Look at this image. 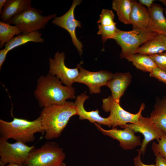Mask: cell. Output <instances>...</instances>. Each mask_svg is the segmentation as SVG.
<instances>
[{
	"mask_svg": "<svg viewBox=\"0 0 166 166\" xmlns=\"http://www.w3.org/2000/svg\"><path fill=\"white\" fill-rule=\"evenodd\" d=\"M5 166H27L26 165H20L15 164H9Z\"/></svg>",
	"mask_w": 166,
	"mask_h": 166,
	"instance_id": "cell-35",
	"label": "cell"
},
{
	"mask_svg": "<svg viewBox=\"0 0 166 166\" xmlns=\"http://www.w3.org/2000/svg\"><path fill=\"white\" fill-rule=\"evenodd\" d=\"M164 10L165 14V15H166V8L164 9Z\"/></svg>",
	"mask_w": 166,
	"mask_h": 166,
	"instance_id": "cell-38",
	"label": "cell"
},
{
	"mask_svg": "<svg viewBox=\"0 0 166 166\" xmlns=\"http://www.w3.org/2000/svg\"><path fill=\"white\" fill-rule=\"evenodd\" d=\"M149 76L166 84V72L161 70L157 67L150 73Z\"/></svg>",
	"mask_w": 166,
	"mask_h": 166,
	"instance_id": "cell-29",
	"label": "cell"
},
{
	"mask_svg": "<svg viewBox=\"0 0 166 166\" xmlns=\"http://www.w3.org/2000/svg\"><path fill=\"white\" fill-rule=\"evenodd\" d=\"M132 79V76L129 72H117L114 74L106 85L110 89L111 96L114 101L120 103V99L130 84Z\"/></svg>",
	"mask_w": 166,
	"mask_h": 166,
	"instance_id": "cell-15",
	"label": "cell"
},
{
	"mask_svg": "<svg viewBox=\"0 0 166 166\" xmlns=\"http://www.w3.org/2000/svg\"><path fill=\"white\" fill-rule=\"evenodd\" d=\"M45 132L40 116L32 121L14 117L10 122L0 119V137L7 140L12 139L26 144L35 140V133Z\"/></svg>",
	"mask_w": 166,
	"mask_h": 166,
	"instance_id": "cell-3",
	"label": "cell"
},
{
	"mask_svg": "<svg viewBox=\"0 0 166 166\" xmlns=\"http://www.w3.org/2000/svg\"><path fill=\"white\" fill-rule=\"evenodd\" d=\"M116 24L115 22L112 25L107 26L98 24L99 30L97 34L101 35V40L103 43L104 44L109 39L114 38L118 29Z\"/></svg>",
	"mask_w": 166,
	"mask_h": 166,
	"instance_id": "cell-25",
	"label": "cell"
},
{
	"mask_svg": "<svg viewBox=\"0 0 166 166\" xmlns=\"http://www.w3.org/2000/svg\"><path fill=\"white\" fill-rule=\"evenodd\" d=\"M22 34V32L17 26L8 23L0 22V48L10 41L15 35Z\"/></svg>",
	"mask_w": 166,
	"mask_h": 166,
	"instance_id": "cell-24",
	"label": "cell"
},
{
	"mask_svg": "<svg viewBox=\"0 0 166 166\" xmlns=\"http://www.w3.org/2000/svg\"><path fill=\"white\" fill-rule=\"evenodd\" d=\"M124 128L128 127L132 129L135 132H139L144 136L140 148L136 151L144 155L146 152L147 146L151 141L156 139L158 142L166 133L157 127L150 120L149 117H144L141 114L137 124H126L120 126Z\"/></svg>",
	"mask_w": 166,
	"mask_h": 166,
	"instance_id": "cell-9",
	"label": "cell"
},
{
	"mask_svg": "<svg viewBox=\"0 0 166 166\" xmlns=\"http://www.w3.org/2000/svg\"><path fill=\"white\" fill-rule=\"evenodd\" d=\"M125 58L132 62L137 69L143 72L150 73L157 67L148 55L137 53L128 56Z\"/></svg>",
	"mask_w": 166,
	"mask_h": 166,
	"instance_id": "cell-22",
	"label": "cell"
},
{
	"mask_svg": "<svg viewBox=\"0 0 166 166\" xmlns=\"http://www.w3.org/2000/svg\"><path fill=\"white\" fill-rule=\"evenodd\" d=\"M7 1V0H0V14L2 13L3 8L5 5V4Z\"/></svg>",
	"mask_w": 166,
	"mask_h": 166,
	"instance_id": "cell-34",
	"label": "cell"
},
{
	"mask_svg": "<svg viewBox=\"0 0 166 166\" xmlns=\"http://www.w3.org/2000/svg\"><path fill=\"white\" fill-rule=\"evenodd\" d=\"M112 9L115 10L118 20L125 24H131L130 17L132 8V0H114Z\"/></svg>",
	"mask_w": 166,
	"mask_h": 166,
	"instance_id": "cell-23",
	"label": "cell"
},
{
	"mask_svg": "<svg viewBox=\"0 0 166 166\" xmlns=\"http://www.w3.org/2000/svg\"><path fill=\"white\" fill-rule=\"evenodd\" d=\"M148 10L150 17L148 30L152 32L166 36V18L163 13L164 8L160 4L154 3Z\"/></svg>",
	"mask_w": 166,
	"mask_h": 166,
	"instance_id": "cell-16",
	"label": "cell"
},
{
	"mask_svg": "<svg viewBox=\"0 0 166 166\" xmlns=\"http://www.w3.org/2000/svg\"><path fill=\"white\" fill-rule=\"evenodd\" d=\"M166 51V36L157 34L142 44L136 53L148 55Z\"/></svg>",
	"mask_w": 166,
	"mask_h": 166,
	"instance_id": "cell-19",
	"label": "cell"
},
{
	"mask_svg": "<svg viewBox=\"0 0 166 166\" xmlns=\"http://www.w3.org/2000/svg\"><path fill=\"white\" fill-rule=\"evenodd\" d=\"M149 56L158 68L166 72V51Z\"/></svg>",
	"mask_w": 166,
	"mask_h": 166,
	"instance_id": "cell-28",
	"label": "cell"
},
{
	"mask_svg": "<svg viewBox=\"0 0 166 166\" xmlns=\"http://www.w3.org/2000/svg\"><path fill=\"white\" fill-rule=\"evenodd\" d=\"M62 83L56 76L49 73L39 78L34 94L41 107L61 104L68 99L76 98L75 89Z\"/></svg>",
	"mask_w": 166,
	"mask_h": 166,
	"instance_id": "cell-2",
	"label": "cell"
},
{
	"mask_svg": "<svg viewBox=\"0 0 166 166\" xmlns=\"http://www.w3.org/2000/svg\"><path fill=\"white\" fill-rule=\"evenodd\" d=\"M31 0H7L1 14L2 22L7 23L14 16L32 7Z\"/></svg>",
	"mask_w": 166,
	"mask_h": 166,
	"instance_id": "cell-18",
	"label": "cell"
},
{
	"mask_svg": "<svg viewBox=\"0 0 166 166\" xmlns=\"http://www.w3.org/2000/svg\"><path fill=\"white\" fill-rule=\"evenodd\" d=\"M156 156L155 166H166V159L159 153H154Z\"/></svg>",
	"mask_w": 166,
	"mask_h": 166,
	"instance_id": "cell-30",
	"label": "cell"
},
{
	"mask_svg": "<svg viewBox=\"0 0 166 166\" xmlns=\"http://www.w3.org/2000/svg\"><path fill=\"white\" fill-rule=\"evenodd\" d=\"M102 108L106 112H110L109 117L113 128L125 125L128 123L137 124L141 112L145 107L142 103L138 112L136 114L130 113L124 109L118 103L114 101L111 96L102 99Z\"/></svg>",
	"mask_w": 166,
	"mask_h": 166,
	"instance_id": "cell-8",
	"label": "cell"
},
{
	"mask_svg": "<svg viewBox=\"0 0 166 166\" xmlns=\"http://www.w3.org/2000/svg\"><path fill=\"white\" fill-rule=\"evenodd\" d=\"M157 34L150 31L148 29H135L126 31L118 29L113 39L121 47L120 56L121 58H123L136 53L142 44Z\"/></svg>",
	"mask_w": 166,
	"mask_h": 166,
	"instance_id": "cell-5",
	"label": "cell"
},
{
	"mask_svg": "<svg viewBox=\"0 0 166 166\" xmlns=\"http://www.w3.org/2000/svg\"><path fill=\"white\" fill-rule=\"evenodd\" d=\"M158 142V143L155 142L152 143V150L154 153H159L166 159V133Z\"/></svg>",
	"mask_w": 166,
	"mask_h": 166,
	"instance_id": "cell-27",
	"label": "cell"
},
{
	"mask_svg": "<svg viewBox=\"0 0 166 166\" xmlns=\"http://www.w3.org/2000/svg\"><path fill=\"white\" fill-rule=\"evenodd\" d=\"M114 15L112 10L103 9L97 23L104 26H109L115 23L114 21Z\"/></svg>",
	"mask_w": 166,
	"mask_h": 166,
	"instance_id": "cell-26",
	"label": "cell"
},
{
	"mask_svg": "<svg viewBox=\"0 0 166 166\" xmlns=\"http://www.w3.org/2000/svg\"><path fill=\"white\" fill-rule=\"evenodd\" d=\"M138 152V155L135 157L134 159V163L135 166H155L154 164H144L141 161V155L142 154L140 152Z\"/></svg>",
	"mask_w": 166,
	"mask_h": 166,
	"instance_id": "cell-31",
	"label": "cell"
},
{
	"mask_svg": "<svg viewBox=\"0 0 166 166\" xmlns=\"http://www.w3.org/2000/svg\"><path fill=\"white\" fill-rule=\"evenodd\" d=\"M60 166H66V165L65 163L63 162L61 163V164L60 165Z\"/></svg>",
	"mask_w": 166,
	"mask_h": 166,
	"instance_id": "cell-37",
	"label": "cell"
},
{
	"mask_svg": "<svg viewBox=\"0 0 166 166\" xmlns=\"http://www.w3.org/2000/svg\"><path fill=\"white\" fill-rule=\"evenodd\" d=\"M65 58L64 53L57 52L53 59L49 58V74L56 76V77L65 85L72 87L78 76L79 71L78 65L76 68H70L65 63Z\"/></svg>",
	"mask_w": 166,
	"mask_h": 166,
	"instance_id": "cell-10",
	"label": "cell"
},
{
	"mask_svg": "<svg viewBox=\"0 0 166 166\" xmlns=\"http://www.w3.org/2000/svg\"><path fill=\"white\" fill-rule=\"evenodd\" d=\"M81 2V0H73L71 7L65 14L60 17H56L52 21L53 24L65 29L69 33L73 43L80 55L83 52V45L77 37L76 30L77 27L81 28V22L75 19L74 12L75 7Z\"/></svg>",
	"mask_w": 166,
	"mask_h": 166,
	"instance_id": "cell-12",
	"label": "cell"
},
{
	"mask_svg": "<svg viewBox=\"0 0 166 166\" xmlns=\"http://www.w3.org/2000/svg\"><path fill=\"white\" fill-rule=\"evenodd\" d=\"M34 148L20 142L10 143L0 137V166L9 164L26 165L30 152Z\"/></svg>",
	"mask_w": 166,
	"mask_h": 166,
	"instance_id": "cell-7",
	"label": "cell"
},
{
	"mask_svg": "<svg viewBox=\"0 0 166 166\" xmlns=\"http://www.w3.org/2000/svg\"><path fill=\"white\" fill-rule=\"evenodd\" d=\"M42 34L38 31L25 34L16 36L6 43L5 48L9 51L13 49L29 42L43 43L44 40L42 37Z\"/></svg>",
	"mask_w": 166,
	"mask_h": 166,
	"instance_id": "cell-20",
	"label": "cell"
},
{
	"mask_svg": "<svg viewBox=\"0 0 166 166\" xmlns=\"http://www.w3.org/2000/svg\"><path fill=\"white\" fill-rule=\"evenodd\" d=\"M77 115L75 103L66 101L43 108L40 116L44 136L48 140L57 138L66 127L70 118Z\"/></svg>",
	"mask_w": 166,
	"mask_h": 166,
	"instance_id": "cell-1",
	"label": "cell"
},
{
	"mask_svg": "<svg viewBox=\"0 0 166 166\" xmlns=\"http://www.w3.org/2000/svg\"><path fill=\"white\" fill-rule=\"evenodd\" d=\"M154 1V0H139L138 2L143 6H146L148 9L152 6Z\"/></svg>",
	"mask_w": 166,
	"mask_h": 166,
	"instance_id": "cell-33",
	"label": "cell"
},
{
	"mask_svg": "<svg viewBox=\"0 0 166 166\" xmlns=\"http://www.w3.org/2000/svg\"><path fill=\"white\" fill-rule=\"evenodd\" d=\"M89 97L88 96L84 93H82L77 97L75 103L77 115L79 116V119L87 120L91 123H97L100 125L111 127L112 126L109 117L104 118L100 116L98 109L95 111H88L85 109L84 103Z\"/></svg>",
	"mask_w": 166,
	"mask_h": 166,
	"instance_id": "cell-14",
	"label": "cell"
},
{
	"mask_svg": "<svg viewBox=\"0 0 166 166\" xmlns=\"http://www.w3.org/2000/svg\"><path fill=\"white\" fill-rule=\"evenodd\" d=\"M82 61L78 64L79 74L75 82L85 84L89 88L90 93H99L101 88L106 85L108 82L113 77L114 74L107 70H101L97 72H91L84 69L81 66Z\"/></svg>",
	"mask_w": 166,
	"mask_h": 166,
	"instance_id": "cell-11",
	"label": "cell"
},
{
	"mask_svg": "<svg viewBox=\"0 0 166 166\" xmlns=\"http://www.w3.org/2000/svg\"><path fill=\"white\" fill-rule=\"evenodd\" d=\"M9 51L5 48L0 51V70L6 59V56Z\"/></svg>",
	"mask_w": 166,
	"mask_h": 166,
	"instance_id": "cell-32",
	"label": "cell"
},
{
	"mask_svg": "<svg viewBox=\"0 0 166 166\" xmlns=\"http://www.w3.org/2000/svg\"><path fill=\"white\" fill-rule=\"evenodd\" d=\"M65 155L63 149L56 143L48 142L40 148H33L30 152L27 166H60Z\"/></svg>",
	"mask_w": 166,
	"mask_h": 166,
	"instance_id": "cell-4",
	"label": "cell"
},
{
	"mask_svg": "<svg viewBox=\"0 0 166 166\" xmlns=\"http://www.w3.org/2000/svg\"><path fill=\"white\" fill-rule=\"evenodd\" d=\"M149 118L153 124L166 133V97L156 103Z\"/></svg>",
	"mask_w": 166,
	"mask_h": 166,
	"instance_id": "cell-21",
	"label": "cell"
},
{
	"mask_svg": "<svg viewBox=\"0 0 166 166\" xmlns=\"http://www.w3.org/2000/svg\"><path fill=\"white\" fill-rule=\"evenodd\" d=\"M148 10L136 0H132L130 19L133 29H148L149 21Z\"/></svg>",
	"mask_w": 166,
	"mask_h": 166,
	"instance_id": "cell-17",
	"label": "cell"
},
{
	"mask_svg": "<svg viewBox=\"0 0 166 166\" xmlns=\"http://www.w3.org/2000/svg\"><path fill=\"white\" fill-rule=\"evenodd\" d=\"M159 1L161 2L165 6H166V0H160Z\"/></svg>",
	"mask_w": 166,
	"mask_h": 166,
	"instance_id": "cell-36",
	"label": "cell"
},
{
	"mask_svg": "<svg viewBox=\"0 0 166 166\" xmlns=\"http://www.w3.org/2000/svg\"><path fill=\"white\" fill-rule=\"evenodd\" d=\"M40 9L31 7L11 18L7 23L17 26L25 34L45 28L49 22L56 17V14L44 16Z\"/></svg>",
	"mask_w": 166,
	"mask_h": 166,
	"instance_id": "cell-6",
	"label": "cell"
},
{
	"mask_svg": "<svg viewBox=\"0 0 166 166\" xmlns=\"http://www.w3.org/2000/svg\"><path fill=\"white\" fill-rule=\"evenodd\" d=\"M94 124L103 134L118 140L120 146L124 150H132L141 145L140 136H136L134 131L129 128L125 127L122 130L114 128L107 130L97 123Z\"/></svg>",
	"mask_w": 166,
	"mask_h": 166,
	"instance_id": "cell-13",
	"label": "cell"
}]
</instances>
